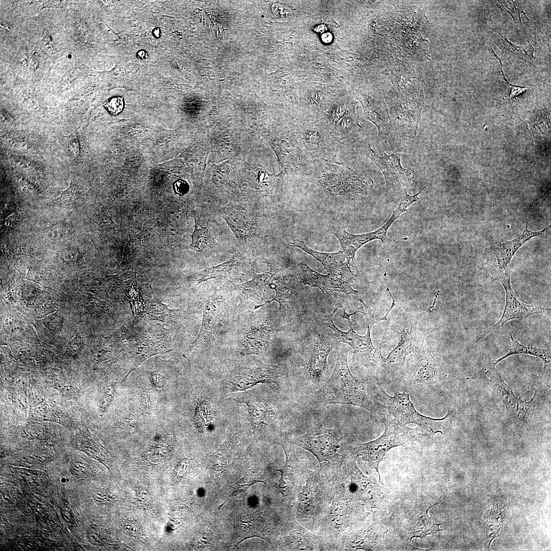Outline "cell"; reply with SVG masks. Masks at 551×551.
<instances>
[{
	"mask_svg": "<svg viewBox=\"0 0 551 551\" xmlns=\"http://www.w3.org/2000/svg\"><path fill=\"white\" fill-rule=\"evenodd\" d=\"M152 381L155 386L157 388H162L163 385V377L157 373H153L152 374Z\"/></svg>",
	"mask_w": 551,
	"mask_h": 551,
	"instance_id": "53",
	"label": "cell"
},
{
	"mask_svg": "<svg viewBox=\"0 0 551 551\" xmlns=\"http://www.w3.org/2000/svg\"><path fill=\"white\" fill-rule=\"evenodd\" d=\"M104 106L109 112L113 115L120 113L123 108V102L122 97H114L108 99Z\"/></svg>",
	"mask_w": 551,
	"mask_h": 551,
	"instance_id": "44",
	"label": "cell"
},
{
	"mask_svg": "<svg viewBox=\"0 0 551 551\" xmlns=\"http://www.w3.org/2000/svg\"><path fill=\"white\" fill-rule=\"evenodd\" d=\"M244 403L248 407V419L252 423L253 433L264 432L269 435L271 442L281 431L282 425L290 407H284L272 399L252 395L247 392L238 394L233 398Z\"/></svg>",
	"mask_w": 551,
	"mask_h": 551,
	"instance_id": "10",
	"label": "cell"
},
{
	"mask_svg": "<svg viewBox=\"0 0 551 551\" xmlns=\"http://www.w3.org/2000/svg\"><path fill=\"white\" fill-rule=\"evenodd\" d=\"M511 273L507 271L495 277L493 281L500 282L506 292V304L503 313L497 323L487 328L471 346L484 339L488 334L503 327L512 319L522 320L534 314H543L545 309L541 305L527 304L521 302L514 292L511 285Z\"/></svg>",
	"mask_w": 551,
	"mask_h": 551,
	"instance_id": "17",
	"label": "cell"
},
{
	"mask_svg": "<svg viewBox=\"0 0 551 551\" xmlns=\"http://www.w3.org/2000/svg\"><path fill=\"white\" fill-rule=\"evenodd\" d=\"M344 462L350 477L348 484L345 478L344 483L346 487L359 501L363 502L368 510L377 508L382 498L381 487L362 473L353 455L347 453Z\"/></svg>",
	"mask_w": 551,
	"mask_h": 551,
	"instance_id": "21",
	"label": "cell"
},
{
	"mask_svg": "<svg viewBox=\"0 0 551 551\" xmlns=\"http://www.w3.org/2000/svg\"><path fill=\"white\" fill-rule=\"evenodd\" d=\"M70 472L75 478L79 480L87 478L92 474L90 467L86 463L78 460L71 461Z\"/></svg>",
	"mask_w": 551,
	"mask_h": 551,
	"instance_id": "41",
	"label": "cell"
},
{
	"mask_svg": "<svg viewBox=\"0 0 551 551\" xmlns=\"http://www.w3.org/2000/svg\"><path fill=\"white\" fill-rule=\"evenodd\" d=\"M497 38L505 48L517 58L525 62H529L533 60L534 49L532 45L518 46L501 34H498Z\"/></svg>",
	"mask_w": 551,
	"mask_h": 551,
	"instance_id": "38",
	"label": "cell"
},
{
	"mask_svg": "<svg viewBox=\"0 0 551 551\" xmlns=\"http://www.w3.org/2000/svg\"><path fill=\"white\" fill-rule=\"evenodd\" d=\"M344 164L340 172H323L317 176L323 190L332 197L337 195L367 194L373 188L372 180L362 173L350 171Z\"/></svg>",
	"mask_w": 551,
	"mask_h": 551,
	"instance_id": "16",
	"label": "cell"
},
{
	"mask_svg": "<svg viewBox=\"0 0 551 551\" xmlns=\"http://www.w3.org/2000/svg\"><path fill=\"white\" fill-rule=\"evenodd\" d=\"M123 527L126 532L130 537H137L141 534V525L135 520H126L123 523Z\"/></svg>",
	"mask_w": 551,
	"mask_h": 551,
	"instance_id": "45",
	"label": "cell"
},
{
	"mask_svg": "<svg viewBox=\"0 0 551 551\" xmlns=\"http://www.w3.org/2000/svg\"><path fill=\"white\" fill-rule=\"evenodd\" d=\"M502 6L512 16L515 22H520L522 24L520 18V10L517 7L513 1H499Z\"/></svg>",
	"mask_w": 551,
	"mask_h": 551,
	"instance_id": "46",
	"label": "cell"
},
{
	"mask_svg": "<svg viewBox=\"0 0 551 551\" xmlns=\"http://www.w3.org/2000/svg\"><path fill=\"white\" fill-rule=\"evenodd\" d=\"M272 443L281 445L286 456L285 464L277 470L281 473L278 490L283 500L291 503L302 491L310 469L306 462L298 458L291 442L282 432L273 438Z\"/></svg>",
	"mask_w": 551,
	"mask_h": 551,
	"instance_id": "12",
	"label": "cell"
},
{
	"mask_svg": "<svg viewBox=\"0 0 551 551\" xmlns=\"http://www.w3.org/2000/svg\"><path fill=\"white\" fill-rule=\"evenodd\" d=\"M225 307L223 299L218 296L213 295L208 299L203 310L201 329L195 343L201 341L212 333L220 321Z\"/></svg>",
	"mask_w": 551,
	"mask_h": 551,
	"instance_id": "29",
	"label": "cell"
},
{
	"mask_svg": "<svg viewBox=\"0 0 551 551\" xmlns=\"http://www.w3.org/2000/svg\"><path fill=\"white\" fill-rule=\"evenodd\" d=\"M293 129L300 135L311 160L340 163L337 161V155L343 142L322 121H297Z\"/></svg>",
	"mask_w": 551,
	"mask_h": 551,
	"instance_id": "9",
	"label": "cell"
},
{
	"mask_svg": "<svg viewBox=\"0 0 551 551\" xmlns=\"http://www.w3.org/2000/svg\"><path fill=\"white\" fill-rule=\"evenodd\" d=\"M193 461L190 459H184L177 464L174 470V475L182 477L185 475L192 467Z\"/></svg>",
	"mask_w": 551,
	"mask_h": 551,
	"instance_id": "48",
	"label": "cell"
},
{
	"mask_svg": "<svg viewBox=\"0 0 551 551\" xmlns=\"http://www.w3.org/2000/svg\"><path fill=\"white\" fill-rule=\"evenodd\" d=\"M495 366L493 363L470 378L486 380L503 402L509 412L520 423H526L531 408L534 404L536 392L530 402L523 401L515 395L511 387L504 382Z\"/></svg>",
	"mask_w": 551,
	"mask_h": 551,
	"instance_id": "18",
	"label": "cell"
},
{
	"mask_svg": "<svg viewBox=\"0 0 551 551\" xmlns=\"http://www.w3.org/2000/svg\"><path fill=\"white\" fill-rule=\"evenodd\" d=\"M288 373L284 365H271L258 360L241 367L232 375L226 385L229 393L245 391L258 383H273L280 386L288 381Z\"/></svg>",
	"mask_w": 551,
	"mask_h": 551,
	"instance_id": "13",
	"label": "cell"
},
{
	"mask_svg": "<svg viewBox=\"0 0 551 551\" xmlns=\"http://www.w3.org/2000/svg\"><path fill=\"white\" fill-rule=\"evenodd\" d=\"M321 38L322 41L325 43H329L332 40V35L330 33H324Z\"/></svg>",
	"mask_w": 551,
	"mask_h": 551,
	"instance_id": "54",
	"label": "cell"
},
{
	"mask_svg": "<svg viewBox=\"0 0 551 551\" xmlns=\"http://www.w3.org/2000/svg\"><path fill=\"white\" fill-rule=\"evenodd\" d=\"M507 83H508V84L511 87V92H510V94L509 95V97H508V98L506 99L507 101H508V100H509V99H511V98L518 95L520 93L524 92L527 89V87L515 86V85H511L510 83H509L508 82H507Z\"/></svg>",
	"mask_w": 551,
	"mask_h": 551,
	"instance_id": "52",
	"label": "cell"
},
{
	"mask_svg": "<svg viewBox=\"0 0 551 551\" xmlns=\"http://www.w3.org/2000/svg\"><path fill=\"white\" fill-rule=\"evenodd\" d=\"M271 283L276 291L275 296L259 305L257 308L276 300L279 303V310L281 313H295L297 309L298 295L304 286L296 273L273 279Z\"/></svg>",
	"mask_w": 551,
	"mask_h": 551,
	"instance_id": "25",
	"label": "cell"
},
{
	"mask_svg": "<svg viewBox=\"0 0 551 551\" xmlns=\"http://www.w3.org/2000/svg\"><path fill=\"white\" fill-rule=\"evenodd\" d=\"M406 211L405 206L399 204L389 220L381 227L371 232L361 234H353L346 232L344 228L334 227L332 228L331 233L333 234L339 241L341 245L340 251L344 253L349 263L351 260H355V254L357 251L371 241L379 239L384 243L395 241L388 238L387 231L395 220Z\"/></svg>",
	"mask_w": 551,
	"mask_h": 551,
	"instance_id": "20",
	"label": "cell"
},
{
	"mask_svg": "<svg viewBox=\"0 0 551 551\" xmlns=\"http://www.w3.org/2000/svg\"><path fill=\"white\" fill-rule=\"evenodd\" d=\"M343 437L340 428L328 429L321 423H316L303 435L294 437L289 440L316 457L319 463V471L325 478L334 482L341 483L345 478L342 475V466L347 453L339 454L337 451Z\"/></svg>",
	"mask_w": 551,
	"mask_h": 551,
	"instance_id": "2",
	"label": "cell"
},
{
	"mask_svg": "<svg viewBox=\"0 0 551 551\" xmlns=\"http://www.w3.org/2000/svg\"><path fill=\"white\" fill-rule=\"evenodd\" d=\"M509 334L511 340L507 345L508 352L502 357L498 359L493 364L496 365L505 358L513 355H527L540 358L544 365V368L550 366V350L548 349L540 348L536 347L528 346L519 343L515 340L512 335L506 329Z\"/></svg>",
	"mask_w": 551,
	"mask_h": 551,
	"instance_id": "32",
	"label": "cell"
},
{
	"mask_svg": "<svg viewBox=\"0 0 551 551\" xmlns=\"http://www.w3.org/2000/svg\"><path fill=\"white\" fill-rule=\"evenodd\" d=\"M367 385L371 396L387 410L388 414L399 425L414 423L425 434L434 435L439 432L443 435L452 424L455 415L454 410L448 411L442 418H432L417 411L408 393L397 392L391 396L384 391L378 379L370 381Z\"/></svg>",
	"mask_w": 551,
	"mask_h": 551,
	"instance_id": "3",
	"label": "cell"
},
{
	"mask_svg": "<svg viewBox=\"0 0 551 551\" xmlns=\"http://www.w3.org/2000/svg\"><path fill=\"white\" fill-rule=\"evenodd\" d=\"M364 516L362 505L346 487L344 480L337 483L334 497L321 529L330 550H338L342 534Z\"/></svg>",
	"mask_w": 551,
	"mask_h": 551,
	"instance_id": "7",
	"label": "cell"
},
{
	"mask_svg": "<svg viewBox=\"0 0 551 551\" xmlns=\"http://www.w3.org/2000/svg\"><path fill=\"white\" fill-rule=\"evenodd\" d=\"M73 444L75 448L82 450L109 468L110 455L99 441L87 429L76 433Z\"/></svg>",
	"mask_w": 551,
	"mask_h": 551,
	"instance_id": "28",
	"label": "cell"
},
{
	"mask_svg": "<svg viewBox=\"0 0 551 551\" xmlns=\"http://www.w3.org/2000/svg\"><path fill=\"white\" fill-rule=\"evenodd\" d=\"M418 318L417 316H413L405 313L400 315L395 325L398 340L397 346L384 358L381 353L382 344L385 342L383 338L372 355V359L375 365L385 369L395 381L404 365L407 356L423 344L427 336L425 331L422 333L417 331Z\"/></svg>",
	"mask_w": 551,
	"mask_h": 551,
	"instance_id": "5",
	"label": "cell"
},
{
	"mask_svg": "<svg viewBox=\"0 0 551 551\" xmlns=\"http://www.w3.org/2000/svg\"><path fill=\"white\" fill-rule=\"evenodd\" d=\"M549 228V226L541 231H532L528 230L526 225L519 237L492 246L491 249L493 260L491 271L492 277L508 270L507 266L518 249L531 238L545 233Z\"/></svg>",
	"mask_w": 551,
	"mask_h": 551,
	"instance_id": "24",
	"label": "cell"
},
{
	"mask_svg": "<svg viewBox=\"0 0 551 551\" xmlns=\"http://www.w3.org/2000/svg\"><path fill=\"white\" fill-rule=\"evenodd\" d=\"M284 542L290 550H330L322 536L313 534L302 527L295 519L282 530Z\"/></svg>",
	"mask_w": 551,
	"mask_h": 551,
	"instance_id": "23",
	"label": "cell"
},
{
	"mask_svg": "<svg viewBox=\"0 0 551 551\" xmlns=\"http://www.w3.org/2000/svg\"><path fill=\"white\" fill-rule=\"evenodd\" d=\"M192 243L191 246L197 251L201 250V247L207 244L210 238V232L208 229L202 224L199 220L195 218V228L191 235Z\"/></svg>",
	"mask_w": 551,
	"mask_h": 551,
	"instance_id": "40",
	"label": "cell"
},
{
	"mask_svg": "<svg viewBox=\"0 0 551 551\" xmlns=\"http://www.w3.org/2000/svg\"><path fill=\"white\" fill-rule=\"evenodd\" d=\"M13 475L21 483L33 487H43L48 483L46 475L43 472L23 468H13Z\"/></svg>",
	"mask_w": 551,
	"mask_h": 551,
	"instance_id": "37",
	"label": "cell"
},
{
	"mask_svg": "<svg viewBox=\"0 0 551 551\" xmlns=\"http://www.w3.org/2000/svg\"><path fill=\"white\" fill-rule=\"evenodd\" d=\"M435 504L428 508L426 511L422 512L415 519L414 524L409 531L410 539L414 537H425L427 535H434L437 532L443 531L439 525L442 523L434 522L428 515L429 510Z\"/></svg>",
	"mask_w": 551,
	"mask_h": 551,
	"instance_id": "36",
	"label": "cell"
},
{
	"mask_svg": "<svg viewBox=\"0 0 551 551\" xmlns=\"http://www.w3.org/2000/svg\"><path fill=\"white\" fill-rule=\"evenodd\" d=\"M173 189L176 193L182 195L188 192L189 186L185 181L178 180L173 184Z\"/></svg>",
	"mask_w": 551,
	"mask_h": 551,
	"instance_id": "51",
	"label": "cell"
},
{
	"mask_svg": "<svg viewBox=\"0 0 551 551\" xmlns=\"http://www.w3.org/2000/svg\"><path fill=\"white\" fill-rule=\"evenodd\" d=\"M270 331L265 324L254 326L245 337L241 354L260 355L266 351L269 341Z\"/></svg>",
	"mask_w": 551,
	"mask_h": 551,
	"instance_id": "31",
	"label": "cell"
},
{
	"mask_svg": "<svg viewBox=\"0 0 551 551\" xmlns=\"http://www.w3.org/2000/svg\"><path fill=\"white\" fill-rule=\"evenodd\" d=\"M212 538V532L209 530H204L199 532L195 536L193 545L197 549L205 548L209 544Z\"/></svg>",
	"mask_w": 551,
	"mask_h": 551,
	"instance_id": "43",
	"label": "cell"
},
{
	"mask_svg": "<svg viewBox=\"0 0 551 551\" xmlns=\"http://www.w3.org/2000/svg\"><path fill=\"white\" fill-rule=\"evenodd\" d=\"M240 433V428L235 429L217 451L211 456L210 462L215 470H222L228 465Z\"/></svg>",
	"mask_w": 551,
	"mask_h": 551,
	"instance_id": "34",
	"label": "cell"
},
{
	"mask_svg": "<svg viewBox=\"0 0 551 551\" xmlns=\"http://www.w3.org/2000/svg\"><path fill=\"white\" fill-rule=\"evenodd\" d=\"M92 499L101 504H111L116 502V498L111 492L103 488L95 489L92 493Z\"/></svg>",
	"mask_w": 551,
	"mask_h": 551,
	"instance_id": "42",
	"label": "cell"
},
{
	"mask_svg": "<svg viewBox=\"0 0 551 551\" xmlns=\"http://www.w3.org/2000/svg\"><path fill=\"white\" fill-rule=\"evenodd\" d=\"M267 474L266 471L263 469H253L248 471L239 481L231 485V487L233 489V492L228 498L221 506L218 507V509H219L226 501L232 496L245 492L252 485L256 483H263L268 487Z\"/></svg>",
	"mask_w": 551,
	"mask_h": 551,
	"instance_id": "35",
	"label": "cell"
},
{
	"mask_svg": "<svg viewBox=\"0 0 551 551\" xmlns=\"http://www.w3.org/2000/svg\"><path fill=\"white\" fill-rule=\"evenodd\" d=\"M146 53L143 51H140L138 53V56L140 58H145L146 57Z\"/></svg>",
	"mask_w": 551,
	"mask_h": 551,
	"instance_id": "55",
	"label": "cell"
},
{
	"mask_svg": "<svg viewBox=\"0 0 551 551\" xmlns=\"http://www.w3.org/2000/svg\"><path fill=\"white\" fill-rule=\"evenodd\" d=\"M359 143L365 155L373 161L383 172L386 183V195L397 194L403 196L411 185V174L409 169H405L401 166L400 157L394 154L387 155L385 153L383 157H380L371 148L369 140L367 141L362 140Z\"/></svg>",
	"mask_w": 551,
	"mask_h": 551,
	"instance_id": "15",
	"label": "cell"
},
{
	"mask_svg": "<svg viewBox=\"0 0 551 551\" xmlns=\"http://www.w3.org/2000/svg\"><path fill=\"white\" fill-rule=\"evenodd\" d=\"M136 502L141 507H147L150 505L149 495L147 490L143 487L135 488Z\"/></svg>",
	"mask_w": 551,
	"mask_h": 551,
	"instance_id": "47",
	"label": "cell"
},
{
	"mask_svg": "<svg viewBox=\"0 0 551 551\" xmlns=\"http://www.w3.org/2000/svg\"><path fill=\"white\" fill-rule=\"evenodd\" d=\"M304 285L319 288L327 295L330 296L328 291L333 294V291L345 294L358 295L359 292L354 289L352 285L342 278L330 274L323 275L313 270L307 264L300 263L295 272Z\"/></svg>",
	"mask_w": 551,
	"mask_h": 551,
	"instance_id": "22",
	"label": "cell"
},
{
	"mask_svg": "<svg viewBox=\"0 0 551 551\" xmlns=\"http://www.w3.org/2000/svg\"><path fill=\"white\" fill-rule=\"evenodd\" d=\"M410 355L397 377L403 384L417 388L441 382L446 378L442 363L435 359L423 344Z\"/></svg>",
	"mask_w": 551,
	"mask_h": 551,
	"instance_id": "11",
	"label": "cell"
},
{
	"mask_svg": "<svg viewBox=\"0 0 551 551\" xmlns=\"http://www.w3.org/2000/svg\"><path fill=\"white\" fill-rule=\"evenodd\" d=\"M337 347L334 371L325 384L309 395L311 405L315 408L330 404L357 406L382 419L388 414L387 410L371 396L367 385L361 383L352 373L347 364L348 350L342 346Z\"/></svg>",
	"mask_w": 551,
	"mask_h": 551,
	"instance_id": "1",
	"label": "cell"
},
{
	"mask_svg": "<svg viewBox=\"0 0 551 551\" xmlns=\"http://www.w3.org/2000/svg\"><path fill=\"white\" fill-rule=\"evenodd\" d=\"M338 308L330 315H324L321 319V323L332 329L335 336L339 342L345 343L354 349L353 361L355 365L363 366L366 368L374 367L372 357L375 348L373 346L370 337V330L372 326L367 324V331L365 336L358 335L354 331L350 319L347 320L350 327L349 330L345 332L339 330L333 322V315Z\"/></svg>",
	"mask_w": 551,
	"mask_h": 551,
	"instance_id": "19",
	"label": "cell"
},
{
	"mask_svg": "<svg viewBox=\"0 0 551 551\" xmlns=\"http://www.w3.org/2000/svg\"><path fill=\"white\" fill-rule=\"evenodd\" d=\"M337 483L328 480L319 470H310L305 485L293 506L294 517L300 522L311 521L321 529L334 497Z\"/></svg>",
	"mask_w": 551,
	"mask_h": 551,
	"instance_id": "4",
	"label": "cell"
},
{
	"mask_svg": "<svg viewBox=\"0 0 551 551\" xmlns=\"http://www.w3.org/2000/svg\"><path fill=\"white\" fill-rule=\"evenodd\" d=\"M74 191L72 186L70 185L67 189L62 192L60 197L57 200L62 202L72 201L76 198Z\"/></svg>",
	"mask_w": 551,
	"mask_h": 551,
	"instance_id": "50",
	"label": "cell"
},
{
	"mask_svg": "<svg viewBox=\"0 0 551 551\" xmlns=\"http://www.w3.org/2000/svg\"><path fill=\"white\" fill-rule=\"evenodd\" d=\"M334 334L317 333L316 339L304 357L302 374L297 379V394L308 397L323 385L322 378L327 368V358L331 350L338 345Z\"/></svg>",
	"mask_w": 551,
	"mask_h": 551,
	"instance_id": "8",
	"label": "cell"
},
{
	"mask_svg": "<svg viewBox=\"0 0 551 551\" xmlns=\"http://www.w3.org/2000/svg\"><path fill=\"white\" fill-rule=\"evenodd\" d=\"M223 216L236 236L241 242L257 236L258 228L257 223L245 213L237 211H229V212H225Z\"/></svg>",
	"mask_w": 551,
	"mask_h": 551,
	"instance_id": "30",
	"label": "cell"
},
{
	"mask_svg": "<svg viewBox=\"0 0 551 551\" xmlns=\"http://www.w3.org/2000/svg\"><path fill=\"white\" fill-rule=\"evenodd\" d=\"M291 245L299 248L313 257L324 267L328 274L336 276L343 279L350 280L354 274L349 267V263L344 253L340 251L337 253H323L314 250L299 239L291 242Z\"/></svg>",
	"mask_w": 551,
	"mask_h": 551,
	"instance_id": "27",
	"label": "cell"
},
{
	"mask_svg": "<svg viewBox=\"0 0 551 551\" xmlns=\"http://www.w3.org/2000/svg\"><path fill=\"white\" fill-rule=\"evenodd\" d=\"M271 8L273 13L280 17H287L291 13V10L289 7L279 3L273 4Z\"/></svg>",
	"mask_w": 551,
	"mask_h": 551,
	"instance_id": "49",
	"label": "cell"
},
{
	"mask_svg": "<svg viewBox=\"0 0 551 551\" xmlns=\"http://www.w3.org/2000/svg\"><path fill=\"white\" fill-rule=\"evenodd\" d=\"M263 263L270 267L268 272L258 274L253 270V277L251 280L240 284H235L229 281L234 287L241 302L251 301L259 303L261 301L262 293L271 283L273 277L283 268L270 260L265 259Z\"/></svg>",
	"mask_w": 551,
	"mask_h": 551,
	"instance_id": "26",
	"label": "cell"
},
{
	"mask_svg": "<svg viewBox=\"0 0 551 551\" xmlns=\"http://www.w3.org/2000/svg\"><path fill=\"white\" fill-rule=\"evenodd\" d=\"M154 34H155V35H156V36L157 37H158V36H159V29H157V30H154Z\"/></svg>",
	"mask_w": 551,
	"mask_h": 551,
	"instance_id": "56",
	"label": "cell"
},
{
	"mask_svg": "<svg viewBox=\"0 0 551 551\" xmlns=\"http://www.w3.org/2000/svg\"><path fill=\"white\" fill-rule=\"evenodd\" d=\"M385 425L383 434L377 439L365 443H355L349 452L355 458L361 456L377 471L381 482L379 466L386 453L397 446H407L420 440L424 434L418 428H411L397 424L388 414L381 419Z\"/></svg>",
	"mask_w": 551,
	"mask_h": 551,
	"instance_id": "6",
	"label": "cell"
},
{
	"mask_svg": "<svg viewBox=\"0 0 551 551\" xmlns=\"http://www.w3.org/2000/svg\"><path fill=\"white\" fill-rule=\"evenodd\" d=\"M276 520L271 510L253 513L246 511L236 517L231 542L236 544L238 540L237 545L246 538L259 537L272 544L276 541L281 527Z\"/></svg>",
	"mask_w": 551,
	"mask_h": 551,
	"instance_id": "14",
	"label": "cell"
},
{
	"mask_svg": "<svg viewBox=\"0 0 551 551\" xmlns=\"http://www.w3.org/2000/svg\"><path fill=\"white\" fill-rule=\"evenodd\" d=\"M214 412L212 406L206 401L198 403L195 415V421L200 430L207 427L212 420Z\"/></svg>",
	"mask_w": 551,
	"mask_h": 551,
	"instance_id": "39",
	"label": "cell"
},
{
	"mask_svg": "<svg viewBox=\"0 0 551 551\" xmlns=\"http://www.w3.org/2000/svg\"><path fill=\"white\" fill-rule=\"evenodd\" d=\"M238 264L237 255L232 256L227 261L216 266L207 267L191 276L194 285L211 279L225 277L232 273Z\"/></svg>",
	"mask_w": 551,
	"mask_h": 551,
	"instance_id": "33",
	"label": "cell"
}]
</instances>
